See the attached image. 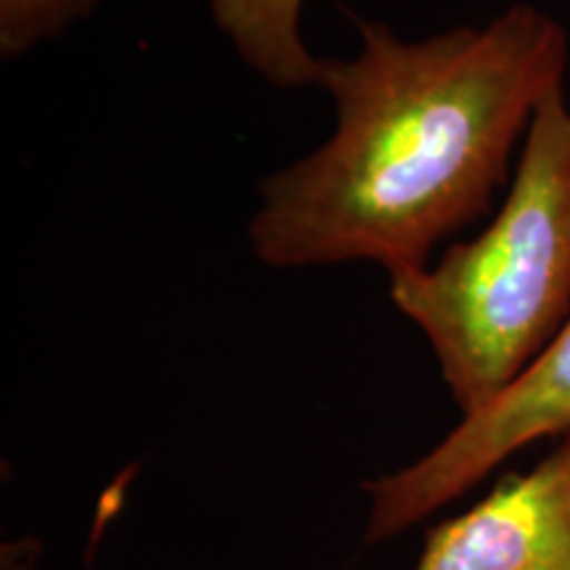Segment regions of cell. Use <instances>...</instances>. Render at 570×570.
Instances as JSON below:
<instances>
[{"instance_id": "1", "label": "cell", "mask_w": 570, "mask_h": 570, "mask_svg": "<svg viewBox=\"0 0 570 570\" xmlns=\"http://www.w3.org/2000/svg\"><path fill=\"white\" fill-rule=\"evenodd\" d=\"M354 21L360 53L320 67L336 132L259 183L248 240L267 267H428L489 212L539 104L566 88L568 32L537 6L415 42Z\"/></svg>"}, {"instance_id": "2", "label": "cell", "mask_w": 570, "mask_h": 570, "mask_svg": "<svg viewBox=\"0 0 570 570\" xmlns=\"http://www.w3.org/2000/svg\"><path fill=\"white\" fill-rule=\"evenodd\" d=\"M391 302L436 356L462 417L502 396L570 320V109L533 114L497 217L433 267L391 273Z\"/></svg>"}, {"instance_id": "3", "label": "cell", "mask_w": 570, "mask_h": 570, "mask_svg": "<svg viewBox=\"0 0 570 570\" xmlns=\"http://www.w3.org/2000/svg\"><path fill=\"white\" fill-rule=\"evenodd\" d=\"M570 433V320L489 407L460 420L425 458L365 483L367 541H386L481 483L533 441Z\"/></svg>"}, {"instance_id": "4", "label": "cell", "mask_w": 570, "mask_h": 570, "mask_svg": "<svg viewBox=\"0 0 570 570\" xmlns=\"http://www.w3.org/2000/svg\"><path fill=\"white\" fill-rule=\"evenodd\" d=\"M415 570H570V433L428 531Z\"/></svg>"}, {"instance_id": "5", "label": "cell", "mask_w": 570, "mask_h": 570, "mask_svg": "<svg viewBox=\"0 0 570 570\" xmlns=\"http://www.w3.org/2000/svg\"><path fill=\"white\" fill-rule=\"evenodd\" d=\"M212 19L248 69L275 88L320 85L323 59L302 40L304 0H209Z\"/></svg>"}, {"instance_id": "6", "label": "cell", "mask_w": 570, "mask_h": 570, "mask_svg": "<svg viewBox=\"0 0 570 570\" xmlns=\"http://www.w3.org/2000/svg\"><path fill=\"white\" fill-rule=\"evenodd\" d=\"M96 6L98 0H0V53L17 59L88 19Z\"/></svg>"}]
</instances>
